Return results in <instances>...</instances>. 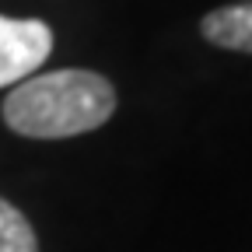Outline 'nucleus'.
Returning a JSON list of instances; mask_svg holds the SVG:
<instances>
[{"label":"nucleus","instance_id":"nucleus-2","mask_svg":"<svg viewBox=\"0 0 252 252\" xmlns=\"http://www.w3.org/2000/svg\"><path fill=\"white\" fill-rule=\"evenodd\" d=\"M53 53V32L39 18L0 14V88L32 77Z\"/></svg>","mask_w":252,"mask_h":252},{"label":"nucleus","instance_id":"nucleus-3","mask_svg":"<svg viewBox=\"0 0 252 252\" xmlns=\"http://www.w3.org/2000/svg\"><path fill=\"white\" fill-rule=\"evenodd\" d=\"M203 39L220 46V49H235V53H252V4H231V7H217L200 21Z\"/></svg>","mask_w":252,"mask_h":252},{"label":"nucleus","instance_id":"nucleus-4","mask_svg":"<svg viewBox=\"0 0 252 252\" xmlns=\"http://www.w3.org/2000/svg\"><path fill=\"white\" fill-rule=\"evenodd\" d=\"M0 252H39L35 228L28 224V217L0 196Z\"/></svg>","mask_w":252,"mask_h":252},{"label":"nucleus","instance_id":"nucleus-1","mask_svg":"<svg viewBox=\"0 0 252 252\" xmlns=\"http://www.w3.org/2000/svg\"><path fill=\"white\" fill-rule=\"evenodd\" d=\"M116 112V88L94 70H53L18 81L4 102V123L18 137L63 140L91 133Z\"/></svg>","mask_w":252,"mask_h":252}]
</instances>
